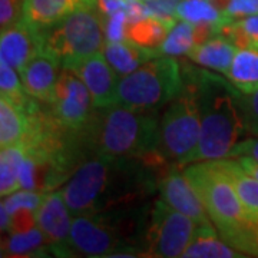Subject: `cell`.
<instances>
[{
    "mask_svg": "<svg viewBox=\"0 0 258 258\" xmlns=\"http://www.w3.org/2000/svg\"><path fill=\"white\" fill-rule=\"evenodd\" d=\"M138 158L93 155L75 171L62 192L72 215L101 214L135 203L149 179Z\"/></svg>",
    "mask_w": 258,
    "mask_h": 258,
    "instance_id": "obj_1",
    "label": "cell"
},
{
    "mask_svg": "<svg viewBox=\"0 0 258 258\" xmlns=\"http://www.w3.org/2000/svg\"><path fill=\"white\" fill-rule=\"evenodd\" d=\"M191 79L195 83L201 113V138L192 162L231 157L248 134L241 112L240 91L230 81L208 71L194 72Z\"/></svg>",
    "mask_w": 258,
    "mask_h": 258,
    "instance_id": "obj_2",
    "label": "cell"
},
{
    "mask_svg": "<svg viewBox=\"0 0 258 258\" xmlns=\"http://www.w3.org/2000/svg\"><path fill=\"white\" fill-rule=\"evenodd\" d=\"M82 132L93 155L148 161L158 154L159 122L154 111L134 109L119 103L95 108Z\"/></svg>",
    "mask_w": 258,
    "mask_h": 258,
    "instance_id": "obj_3",
    "label": "cell"
},
{
    "mask_svg": "<svg viewBox=\"0 0 258 258\" xmlns=\"http://www.w3.org/2000/svg\"><path fill=\"white\" fill-rule=\"evenodd\" d=\"M184 83L178 60L174 56L159 55L120 78L116 103L134 109L157 111L175 99Z\"/></svg>",
    "mask_w": 258,
    "mask_h": 258,
    "instance_id": "obj_4",
    "label": "cell"
},
{
    "mask_svg": "<svg viewBox=\"0 0 258 258\" xmlns=\"http://www.w3.org/2000/svg\"><path fill=\"white\" fill-rule=\"evenodd\" d=\"M184 88L169 102L159 123L158 154L165 162L175 165L191 164L201 138V113L197 101L195 83L188 72Z\"/></svg>",
    "mask_w": 258,
    "mask_h": 258,
    "instance_id": "obj_5",
    "label": "cell"
},
{
    "mask_svg": "<svg viewBox=\"0 0 258 258\" xmlns=\"http://www.w3.org/2000/svg\"><path fill=\"white\" fill-rule=\"evenodd\" d=\"M42 52L62 66L102 52L105 46V16L98 9H79L60 22L39 29Z\"/></svg>",
    "mask_w": 258,
    "mask_h": 258,
    "instance_id": "obj_6",
    "label": "cell"
},
{
    "mask_svg": "<svg viewBox=\"0 0 258 258\" xmlns=\"http://www.w3.org/2000/svg\"><path fill=\"white\" fill-rule=\"evenodd\" d=\"M184 174L201 198L218 234L251 218L217 159L194 162L185 168Z\"/></svg>",
    "mask_w": 258,
    "mask_h": 258,
    "instance_id": "obj_7",
    "label": "cell"
},
{
    "mask_svg": "<svg viewBox=\"0 0 258 258\" xmlns=\"http://www.w3.org/2000/svg\"><path fill=\"white\" fill-rule=\"evenodd\" d=\"M106 214L75 215L66 251L85 257H128L125 251L135 252L123 241L116 222Z\"/></svg>",
    "mask_w": 258,
    "mask_h": 258,
    "instance_id": "obj_8",
    "label": "cell"
},
{
    "mask_svg": "<svg viewBox=\"0 0 258 258\" xmlns=\"http://www.w3.org/2000/svg\"><path fill=\"white\" fill-rule=\"evenodd\" d=\"M197 222L188 215L171 208L161 198L155 203L145 235L149 257H182L191 244Z\"/></svg>",
    "mask_w": 258,
    "mask_h": 258,
    "instance_id": "obj_9",
    "label": "cell"
},
{
    "mask_svg": "<svg viewBox=\"0 0 258 258\" xmlns=\"http://www.w3.org/2000/svg\"><path fill=\"white\" fill-rule=\"evenodd\" d=\"M52 106V115L64 128L79 131L85 128L93 112V102L89 89L83 81L71 71L62 66L56 83Z\"/></svg>",
    "mask_w": 258,
    "mask_h": 258,
    "instance_id": "obj_10",
    "label": "cell"
},
{
    "mask_svg": "<svg viewBox=\"0 0 258 258\" xmlns=\"http://www.w3.org/2000/svg\"><path fill=\"white\" fill-rule=\"evenodd\" d=\"M78 75L92 96L93 108H108L118 102L119 76L108 63L103 52H96L81 60L68 64Z\"/></svg>",
    "mask_w": 258,
    "mask_h": 258,
    "instance_id": "obj_11",
    "label": "cell"
},
{
    "mask_svg": "<svg viewBox=\"0 0 258 258\" xmlns=\"http://www.w3.org/2000/svg\"><path fill=\"white\" fill-rule=\"evenodd\" d=\"M36 224L46 235L52 251L64 252L72 228V212L62 191H47L35 211Z\"/></svg>",
    "mask_w": 258,
    "mask_h": 258,
    "instance_id": "obj_12",
    "label": "cell"
},
{
    "mask_svg": "<svg viewBox=\"0 0 258 258\" xmlns=\"http://www.w3.org/2000/svg\"><path fill=\"white\" fill-rule=\"evenodd\" d=\"M158 189H159V198L164 203L176 211L188 215L198 225L212 222L201 198L198 197V194L194 189V186L188 181L184 172H179L178 169L166 172V175L161 178Z\"/></svg>",
    "mask_w": 258,
    "mask_h": 258,
    "instance_id": "obj_13",
    "label": "cell"
},
{
    "mask_svg": "<svg viewBox=\"0 0 258 258\" xmlns=\"http://www.w3.org/2000/svg\"><path fill=\"white\" fill-rule=\"evenodd\" d=\"M42 52L39 30L32 28L23 19L16 25L2 30L0 55L2 59L20 72L30 59Z\"/></svg>",
    "mask_w": 258,
    "mask_h": 258,
    "instance_id": "obj_14",
    "label": "cell"
},
{
    "mask_svg": "<svg viewBox=\"0 0 258 258\" xmlns=\"http://www.w3.org/2000/svg\"><path fill=\"white\" fill-rule=\"evenodd\" d=\"M59 60L45 52L37 53L20 71L22 83L29 96L37 101L50 103L55 96L56 83L59 78Z\"/></svg>",
    "mask_w": 258,
    "mask_h": 258,
    "instance_id": "obj_15",
    "label": "cell"
},
{
    "mask_svg": "<svg viewBox=\"0 0 258 258\" xmlns=\"http://www.w3.org/2000/svg\"><path fill=\"white\" fill-rule=\"evenodd\" d=\"M98 0H25L23 20L35 29H45L79 9H96Z\"/></svg>",
    "mask_w": 258,
    "mask_h": 258,
    "instance_id": "obj_16",
    "label": "cell"
},
{
    "mask_svg": "<svg viewBox=\"0 0 258 258\" xmlns=\"http://www.w3.org/2000/svg\"><path fill=\"white\" fill-rule=\"evenodd\" d=\"M102 52L119 78L132 74L139 66L161 55L158 49L139 46L128 39L119 42H105Z\"/></svg>",
    "mask_w": 258,
    "mask_h": 258,
    "instance_id": "obj_17",
    "label": "cell"
},
{
    "mask_svg": "<svg viewBox=\"0 0 258 258\" xmlns=\"http://www.w3.org/2000/svg\"><path fill=\"white\" fill-rule=\"evenodd\" d=\"M238 49L240 47L232 40L218 35L204 43L195 45L186 56L203 68L227 74Z\"/></svg>",
    "mask_w": 258,
    "mask_h": 258,
    "instance_id": "obj_18",
    "label": "cell"
},
{
    "mask_svg": "<svg viewBox=\"0 0 258 258\" xmlns=\"http://www.w3.org/2000/svg\"><path fill=\"white\" fill-rule=\"evenodd\" d=\"M215 225L212 222L200 224L197 225V231L194 235L191 244L185 249L182 257L189 258H240L245 257L242 252L230 244H227L218 234V231L214 228Z\"/></svg>",
    "mask_w": 258,
    "mask_h": 258,
    "instance_id": "obj_19",
    "label": "cell"
},
{
    "mask_svg": "<svg viewBox=\"0 0 258 258\" xmlns=\"http://www.w3.org/2000/svg\"><path fill=\"white\" fill-rule=\"evenodd\" d=\"M224 171V174L230 178L231 184L235 188L240 201L244 205L245 211L252 218H258V179L247 172L235 158H221L217 159Z\"/></svg>",
    "mask_w": 258,
    "mask_h": 258,
    "instance_id": "obj_20",
    "label": "cell"
},
{
    "mask_svg": "<svg viewBox=\"0 0 258 258\" xmlns=\"http://www.w3.org/2000/svg\"><path fill=\"white\" fill-rule=\"evenodd\" d=\"M228 81L241 93H251L258 89V49H238L230 69Z\"/></svg>",
    "mask_w": 258,
    "mask_h": 258,
    "instance_id": "obj_21",
    "label": "cell"
},
{
    "mask_svg": "<svg viewBox=\"0 0 258 258\" xmlns=\"http://www.w3.org/2000/svg\"><path fill=\"white\" fill-rule=\"evenodd\" d=\"M176 19L166 20L149 15L138 22L128 25L126 39L132 40L139 46L148 49H159L162 42L165 40L168 32L175 25Z\"/></svg>",
    "mask_w": 258,
    "mask_h": 258,
    "instance_id": "obj_22",
    "label": "cell"
},
{
    "mask_svg": "<svg viewBox=\"0 0 258 258\" xmlns=\"http://www.w3.org/2000/svg\"><path fill=\"white\" fill-rule=\"evenodd\" d=\"M26 113L6 98L0 99V145H19L26 134Z\"/></svg>",
    "mask_w": 258,
    "mask_h": 258,
    "instance_id": "obj_23",
    "label": "cell"
},
{
    "mask_svg": "<svg viewBox=\"0 0 258 258\" xmlns=\"http://www.w3.org/2000/svg\"><path fill=\"white\" fill-rule=\"evenodd\" d=\"M49 244L46 235L39 227L23 232H12L2 242V252L8 257H29L40 255Z\"/></svg>",
    "mask_w": 258,
    "mask_h": 258,
    "instance_id": "obj_24",
    "label": "cell"
},
{
    "mask_svg": "<svg viewBox=\"0 0 258 258\" xmlns=\"http://www.w3.org/2000/svg\"><path fill=\"white\" fill-rule=\"evenodd\" d=\"M25 157V149L20 145L2 148L0 154V195L6 198L10 194L22 189L19 179V165Z\"/></svg>",
    "mask_w": 258,
    "mask_h": 258,
    "instance_id": "obj_25",
    "label": "cell"
},
{
    "mask_svg": "<svg viewBox=\"0 0 258 258\" xmlns=\"http://www.w3.org/2000/svg\"><path fill=\"white\" fill-rule=\"evenodd\" d=\"M220 36L232 40L240 49H258V13L238 20L224 22Z\"/></svg>",
    "mask_w": 258,
    "mask_h": 258,
    "instance_id": "obj_26",
    "label": "cell"
},
{
    "mask_svg": "<svg viewBox=\"0 0 258 258\" xmlns=\"http://www.w3.org/2000/svg\"><path fill=\"white\" fill-rule=\"evenodd\" d=\"M197 45L195 25L179 19L168 32L165 40L159 46V53L166 56L188 55V52Z\"/></svg>",
    "mask_w": 258,
    "mask_h": 258,
    "instance_id": "obj_27",
    "label": "cell"
},
{
    "mask_svg": "<svg viewBox=\"0 0 258 258\" xmlns=\"http://www.w3.org/2000/svg\"><path fill=\"white\" fill-rule=\"evenodd\" d=\"M176 18L191 22L194 25L228 22V19L211 0H182L176 9Z\"/></svg>",
    "mask_w": 258,
    "mask_h": 258,
    "instance_id": "obj_28",
    "label": "cell"
},
{
    "mask_svg": "<svg viewBox=\"0 0 258 258\" xmlns=\"http://www.w3.org/2000/svg\"><path fill=\"white\" fill-rule=\"evenodd\" d=\"M0 92L2 98L9 99L20 109H25L30 102L23 83L18 78L16 69L3 59H0Z\"/></svg>",
    "mask_w": 258,
    "mask_h": 258,
    "instance_id": "obj_29",
    "label": "cell"
},
{
    "mask_svg": "<svg viewBox=\"0 0 258 258\" xmlns=\"http://www.w3.org/2000/svg\"><path fill=\"white\" fill-rule=\"evenodd\" d=\"M43 194L39 191H33V189H19L16 192L10 194L6 198H3L2 201V207L6 211L12 214L13 211H16L18 208H30L35 210L39 207V204L43 198Z\"/></svg>",
    "mask_w": 258,
    "mask_h": 258,
    "instance_id": "obj_30",
    "label": "cell"
},
{
    "mask_svg": "<svg viewBox=\"0 0 258 258\" xmlns=\"http://www.w3.org/2000/svg\"><path fill=\"white\" fill-rule=\"evenodd\" d=\"M245 128L251 137H258V89L251 93L238 95Z\"/></svg>",
    "mask_w": 258,
    "mask_h": 258,
    "instance_id": "obj_31",
    "label": "cell"
},
{
    "mask_svg": "<svg viewBox=\"0 0 258 258\" xmlns=\"http://www.w3.org/2000/svg\"><path fill=\"white\" fill-rule=\"evenodd\" d=\"M126 30H128V15L125 9H120L109 16H105L106 42L126 40Z\"/></svg>",
    "mask_w": 258,
    "mask_h": 258,
    "instance_id": "obj_32",
    "label": "cell"
},
{
    "mask_svg": "<svg viewBox=\"0 0 258 258\" xmlns=\"http://www.w3.org/2000/svg\"><path fill=\"white\" fill-rule=\"evenodd\" d=\"M258 13V0H230L222 15L228 20H238Z\"/></svg>",
    "mask_w": 258,
    "mask_h": 258,
    "instance_id": "obj_33",
    "label": "cell"
},
{
    "mask_svg": "<svg viewBox=\"0 0 258 258\" xmlns=\"http://www.w3.org/2000/svg\"><path fill=\"white\" fill-rule=\"evenodd\" d=\"M36 215L35 210L30 208H18L10 214V227L8 234L12 232H23L36 227Z\"/></svg>",
    "mask_w": 258,
    "mask_h": 258,
    "instance_id": "obj_34",
    "label": "cell"
},
{
    "mask_svg": "<svg viewBox=\"0 0 258 258\" xmlns=\"http://www.w3.org/2000/svg\"><path fill=\"white\" fill-rule=\"evenodd\" d=\"M23 18V5L18 0H0V26L2 30L16 25Z\"/></svg>",
    "mask_w": 258,
    "mask_h": 258,
    "instance_id": "obj_35",
    "label": "cell"
},
{
    "mask_svg": "<svg viewBox=\"0 0 258 258\" xmlns=\"http://www.w3.org/2000/svg\"><path fill=\"white\" fill-rule=\"evenodd\" d=\"M152 16L172 20L176 18V9L182 0H144Z\"/></svg>",
    "mask_w": 258,
    "mask_h": 258,
    "instance_id": "obj_36",
    "label": "cell"
},
{
    "mask_svg": "<svg viewBox=\"0 0 258 258\" xmlns=\"http://www.w3.org/2000/svg\"><path fill=\"white\" fill-rule=\"evenodd\" d=\"M241 155L251 157L258 162V137L245 138L237 145V148L231 154V157H241Z\"/></svg>",
    "mask_w": 258,
    "mask_h": 258,
    "instance_id": "obj_37",
    "label": "cell"
},
{
    "mask_svg": "<svg viewBox=\"0 0 258 258\" xmlns=\"http://www.w3.org/2000/svg\"><path fill=\"white\" fill-rule=\"evenodd\" d=\"M126 8V0H98V9L103 16H109L112 13Z\"/></svg>",
    "mask_w": 258,
    "mask_h": 258,
    "instance_id": "obj_38",
    "label": "cell"
},
{
    "mask_svg": "<svg viewBox=\"0 0 258 258\" xmlns=\"http://www.w3.org/2000/svg\"><path fill=\"white\" fill-rule=\"evenodd\" d=\"M235 158L238 162H240V165L249 172L252 176H255L258 179V162L255 159H252L251 157H245V155H241V157H232Z\"/></svg>",
    "mask_w": 258,
    "mask_h": 258,
    "instance_id": "obj_39",
    "label": "cell"
},
{
    "mask_svg": "<svg viewBox=\"0 0 258 258\" xmlns=\"http://www.w3.org/2000/svg\"><path fill=\"white\" fill-rule=\"evenodd\" d=\"M126 2H144V0H126Z\"/></svg>",
    "mask_w": 258,
    "mask_h": 258,
    "instance_id": "obj_40",
    "label": "cell"
},
{
    "mask_svg": "<svg viewBox=\"0 0 258 258\" xmlns=\"http://www.w3.org/2000/svg\"><path fill=\"white\" fill-rule=\"evenodd\" d=\"M19 3H22V5H23V2H25V0H18Z\"/></svg>",
    "mask_w": 258,
    "mask_h": 258,
    "instance_id": "obj_41",
    "label": "cell"
}]
</instances>
